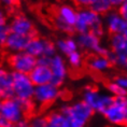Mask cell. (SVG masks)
Masks as SVG:
<instances>
[{"label":"cell","mask_w":127,"mask_h":127,"mask_svg":"<svg viewBox=\"0 0 127 127\" xmlns=\"http://www.w3.org/2000/svg\"><path fill=\"white\" fill-rule=\"evenodd\" d=\"M122 34L127 39V25H126V27H125V29H124V31H123V33H122Z\"/></svg>","instance_id":"e575fe53"},{"label":"cell","mask_w":127,"mask_h":127,"mask_svg":"<svg viewBox=\"0 0 127 127\" xmlns=\"http://www.w3.org/2000/svg\"><path fill=\"white\" fill-rule=\"evenodd\" d=\"M102 20L104 30L109 32L111 36L123 33L127 25V21L120 14L117 10H111L109 13L103 15Z\"/></svg>","instance_id":"9a60e30c"},{"label":"cell","mask_w":127,"mask_h":127,"mask_svg":"<svg viewBox=\"0 0 127 127\" xmlns=\"http://www.w3.org/2000/svg\"><path fill=\"white\" fill-rule=\"evenodd\" d=\"M45 116L49 127H83L67 116L60 109L50 111Z\"/></svg>","instance_id":"e0dca14e"},{"label":"cell","mask_w":127,"mask_h":127,"mask_svg":"<svg viewBox=\"0 0 127 127\" xmlns=\"http://www.w3.org/2000/svg\"><path fill=\"white\" fill-rule=\"evenodd\" d=\"M87 69L96 74H103L112 68V63L107 55H92L87 60Z\"/></svg>","instance_id":"ac0fdd59"},{"label":"cell","mask_w":127,"mask_h":127,"mask_svg":"<svg viewBox=\"0 0 127 127\" xmlns=\"http://www.w3.org/2000/svg\"><path fill=\"white\" fill-rule=\"evenodd\" d=\"M49 65L52 72V83L57 86L65 84L69 77V66L65 57L57 53L50 58Z\"/></svg>","instance_id":"5bb4252c"},{"label":"cell","mask_w":127,"mask_h":127,"mask_svg":"<svg viewBox=\"0 0 127 127\" xmlns=\"http://www.w3.org/2000/svg\"><path fill=\"white\" fill-rule=\"evenodd\" d=\"M125 127H127V125H126V126H125Z\"/></svg>","instance_id":"8d00e7d4"},{"label":"cell","mask_w":127,"mask_h":127,"mask_svg":"<svg viewBox=\"0 0 127 127\" xmlns=\"http://www.w3.org/2000/svg\"><path fill=\"white\" fill-rule=\"evenodd\" d=\"M66 60H67V64L69 66V68H72V69H78L82 68L84 64V56L82 52L80 50L75 51V52L69 54L68 56H66Z\"/></svg>","instance_id":"603a6c76"},{"label":"cell","mask_w":127,"mask_h":127,"mask_svg":"<svg viewBox=\"0 0 127 127\" xmlns=\"http://www.w3.org/2000/svg\"><path fill=\"white\" fill-rule=\"evenodd\" d=\"M27 112L29 111L25 104L14 97L2 98L0 100V115L3 116L11 124L26 119Z\"/></svg>","instance_id":"ba28073f"},{"label":"cell","mask_w":127,"mask_h":127,"mask_svg":"<svg viewBox=\"0 0 127 127\" xmlns=\"http://www.w3.org/2000/svg\"><path fill=\"white\" fill-rule=\"evenodd\" d=\"M0 93L2 98L13 97L12 92V71L0 66Z\"/></svg>","instance_id":"44dd1931"},{"label":"cell","mask_w":127,"mask_h":127,"mask_svg":"<svg viewBox=\"0 0 127 127\" xmlns=\"http://www.w3.org/2000/svg\"><path fill=\"white\" fill-rule=\"evenodd\" d=\"M29 39L30 38H28V37L11 32L10 36L8 38V41H7V44H5L4 49L7 50L8 52H10L11 54L26 51V47L28 45V42H29Z\"/></svg>","instance_id":"ffe728a7"},{"label":"cell","mask_w":127,"mask_h":127,"mask_svg":"<svg viewBox=\"0 0 127 127\" xmlns=\"http://www.w3.org/2000/svg\"><path fill=\"white\" fill-rule=\"evenodd\" d=\"M55 46H56L57 53L60 54V55L64 56V57L68 56L69 54L80 50L79 49L77 38H73V37H70V36L58 38L55 42Z\"/></svg>","instance_id":"d6986e66"},{"label":"cell","mask_w":127,"mask_h":127,"mask_svg":"<svg viewBox=\"0 0 127 127\" xmlns=\"http://www.w3.org/2000/svg\"><path fill=\"white\" fill-rule=\"evenodd\" d=\"M36 85L32 83L29 74L12 72V92L13 97L25 104L28 111L33 109V95Z\"/></svg>","instance_id":"6da1fadb"},{"label":"cell","mask_w":127,"mask_h":127,"mask_svg":"<svg viewBox=\"0 0 127 127\" xmlns=\"http://www.w3.org/2000/svg\"><path fill=\"white\" fill-rule=\"evenodd\" d=\"M8 21H9V15L7 9H4L3 7L0 5V26L8 24Z\"/></svg>","instance_id":"f1b7e54d"},{"label":"cell","mask_w":127,"mask_h":127,"mask_svg":"<svg viewBox=\"0 0 127 127\" xmlns=\"http://www.w3.org/2000/svg\"><path fill=\"white\" fill-rule=\"evenodd\" d=\"M82 100L94 111V113L103 114L112 102L113 97L106 91L87 85L82 91Z\"/></svg>","instance_id":"277c9868"},{"label":"cell","mask_w":127,"mask_h":127,"mask_svg":"<svg viewBox=\"0 0 127 127\" xmlns=\"http://www.w3.org/2000/svg\"><path fill=\"white\" fill-rule=\"evenodd\" d=\"M110 49L108 57L112 65L127 70V39L121 34H114L110 38Z\"/></svg>","instance_id":"52a82bcc"},{"label":"cell","mask_w":127,"mask_h":127,"mask_svg":"<svg viewBox=\"0 0 127 127\" xmlns=\"http://www.w3.org/2000/svg\"><path fill=\"white\" fill-rule=\"evenodd\" d=\"M11 127H30V124H29V120L27 119H23L18 122L12 124Z\"/></svg>","instance_id":"1f68e13d"},{"label":"cell","mask_w":127,"mask_h":127,"mask_svg":"<svg viewBox=\"0 0 127 127\" xmlns=\"http://www.w3.org/2000/svg\"><path fill=\"white\" fill-rule=\"evenodd\" d=\"M78 10L75 7L68 2H64L55 9L53 15V24L60 32L72 33L77 23Z\"/></svg>","instance_id":"3957f363"},{"label":"cell","mask_w":127,"mask_h":127,"mask_svg":"<svg viewBox=\"0 0 127 127\" xmlns=\"http://www.w3.org/2000/svg\"><path fill=\"white\" fill-rule=\"evenodd\" d=\"M77 41L79 44V49L90 53L92 55H107L109 50L102 43L101 37L93 32L80 33L77 36Z\"/></svg>","instance_id":"7c38bea8"},{"label":"cell","mask_w":127,"mask_h":127,"mask_svg":"<svg viewBox=\"0 0 127 127\" xmlns=\"http://www.w3.org/2000/svg\"><path fill=\"white\" fill-rule=\"evenodd\" d=\"M10 33H11V31H10V28H9L8 24L0 26V49L5 47V44H7V41H8V38L10 36Z\"/></svg>","instance_id":"484cf974"},{"label":"cell","mask_w":127,"mask_h":127,"mask_svg":"<svg viewBox=\"0 0 127 127\" xmlns=\"http://www.w3.org/2000/svg\"><path fill=\"white\" fill-rule=\"evenodd\" d=\"M26 52L31 54L37 59L51 58L52 56L57 54L55 43H53L46 38L38 36H33L29 39Z\"/></svg>","instance_id":"30bf717a"},{"label":"cell","mask_w":127,"mask_h":127,"mask_svg":"<svg viewBox=\"0 0 127 127\" xmlns=\"http://www.w3.org/2000/svg\"><path fill=\"white\" fill-rule=\"evenodd\" d=\"M30 127H49L46 116L43 114H36L32 115L29 120Z\"/></svg>","instance_id":"d4e9b609"},{"label":"cell","mask_w":127,"mask_h":127,"mask_svg":"<svg viewBox=\"0 0 127 127\" xmlns=\"http://www.w3.org/2000/svg\"><path fill=\"white\" fill-rule=\"evenodd\" d=\"M2 99V95H1V93H0V100Z\"/></svg>","instance_id":"d590c367"},{"label":"cell","mask_w":127,"mask_h":127,"mask_svg":"<svg viewBox=\"0 0 127 127\" xmlns=\"http://www.w3.org/2000/svg\"><path fill=\"white\" fill-rule=\"evenodd\" d=\"M75 5H79L81 8H90L95 0H71Z\"/></svg>","instance_id":"f546056e"},{"label":"cell","mask_w":127,"mask_h":127,"mask_svg":"<svg viewBox=\"0 0 127 127\" xmlns=\"http://www.w3.org/2000/svg\"><path fill=\"white\" fill-rule=\"evenodd\" d=\"M74 31L80 33L93 32L102 37L104 30L102 16L97 14L91 8H81L78 10L77 23H75Z\"/></svg>","instance_id":"7a4b0ae2"},{"label":"cell","mask_w":127,"mask_h":127,"mask_svg":"<svg viewBox=\"0 0 127 127\" xmlns=\"http://www.w3.org/2000/svg\"><path fill=\"white\" fill-rule=\"evenodd\" d=\"M90 8L101 16H103L107 13H109L111 10H113V5L110 0H95Z\"/></svg>","instance_id":"7402d4cb"},{"label":"cell","mask_w":127,"mask_h":127,"mask_svg":"<svg viewBox=\"0 0 127 127\" xmlns=\"http://www.w3.org/2000/svg\"><path fill=\"white\" fill-rule=\"evenodd\" d=\"M110 1H111V3H112L113 8H119L124 1H126V0H110Z\"/></svg>","instance_id":"836d02e7"},{"label":"cell","mask_w":127,"mask_h":127,"mask_svg":"<svg viewBox=\"0 0 127 127\" xmlns=\"http://www.w3.org/2000/svg\"><path fill=\"white\" fill-rule=\"evenodd\" d=\"M38 59L26 51L10 54L8 58V65L12 72L29 74L37 66Z\"/></svg>","instance_id":"8fae6325"},{"label":"cell","mask_w":127,"mask_h":127,"mask_svg":"<svg viewBox=\"0 0 127 127\" xmlns=\"http://www.w3.org/2000/svg\"><path fill=\"white\" fill-rule=\"evenodd\" d=\"M107 92L112 97H121V96H127V90L121 87L119 84H116L113 80L107 84Z\"/></svg>","instance_id":"cb8c5ba5"},{"label":"cell","mask_w":127,"mask_h":127,"mask_svg":"<svg viewBox=\"0 0 127 127\" xmlns=\"http://www.w3.org/2000/svg\"><path fill=\"white\" fill-rule=\"evenodd\" d=\"M11 125L12 124L9 121H7L3 116L0 115V127H11Z\"/></svg>","instance_id":"d6a6232c"},{"label":"cell","mask_w":127,"mask_h":127,"mask_svg":"<svg viewBox=\"0 0 127 127\" xmlns=\"http://www.w3.org/2000/svg\"><path fill=\"white\" fill-rule=\"evenodd\" d=\"M63 92L60 86L47 83L36 86L33 95V103L38 107H50L62 98Z\"/></svg>","instance_id":"9c48e42d"},{"label":"cell","mask_w":127,"mask_h":127,"mask_svg":"<svg viewBox=\"0 0 127 127\" xmlns=\"http://www.w3.org/2000/svg\"><path fill=\"white\" fill-rule=\"evenodd\" d=\"M67 116L73 120L79 125L85 127L94 115V111L83 100H75L69 103H64L59 108Z\"/></svg>","instance_id":"8992f818"},{"label":"cell","mask_w":127,"mask_h":127,"mask_svg":"<svg viewBox=\"0 0 127 127\" xmlns=\"http://www.w3.org/2000/svg\"><path fill=\"white\" fill-rule=\"evenodd\" d=\"M109 124L113 126L127 125V96L113 97L111 104L102 114Z\"/></svg>","instance_id":"5b68a950"},{"label":"cell","mask_w":127,"mask_h":127,"mask_svg":"<svg viewBox=\"0 0 127 127\" xmlns=\"http://www.w3.org/2000/svg\"><path fill=\"white\" fill-rule=\"evenodd\" d=\"M113 81L116 84H119L121 87L127 90V74H119L113 79Z\"/></svg>","instance_id":"4316f807"},{"label":"cell","mask_w":127,"mask_h":127,"mask_svg":"<svg viewBox=\"0 0 127 127\" xmlns=\"http://www.w3.org/2000/svg\"><path fill=\"white\" fill-rule=\"evenodd\" d=\"M117 11H119L120 14L127 21V0H126V1H124L123 3L121 4L119 8H117Z\"/></svg>","instance_id":"4dcf8cb0"},{"label":"cell","mask_w":127,"mask_h":127,"mask_svg":"<svg viewBox=\"0 0 127 127\" xmlns=\"http://www.w3.org/2000/svg\"><path fill=\"white\" fill-rule=\"evenodd\" d=\"M8 26L11 32L28 38L33 37L36 32V26L33 21L24 13H15L8 22Z\"/></svg>","instance_id":"4fadbf2b"},{"label":"cell","mask_w":127,"mask_h":127,"mask_svg":"<svg viewBox=\"0 0 127 127\" xmlns=\"http://www.w3.org/2000/svg\"><path fill=\"white\" fill-rule=\"evenodd\" d=\"M49 60L50 58L38 59L37 66L29 73L31 81H32V83L36 86L52 83V72H51V69H50Z\"/></svg>","instance_id":"2e32d148"},{"label":"cell","mask_w":127,"mask_h":127,"mask_svg":"<svg viewBox=\"0 0 127 127\" xmlns=\"http://www.w3.org/2000/svg\"><path fill=\"white\" fill-rule=\"evenodd\" d=\"M20 0H0V5L4 9H13L18 4Z\"/></svg>","instance_id":"83f0119b"}]
</instances>
